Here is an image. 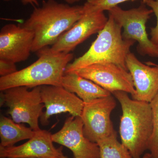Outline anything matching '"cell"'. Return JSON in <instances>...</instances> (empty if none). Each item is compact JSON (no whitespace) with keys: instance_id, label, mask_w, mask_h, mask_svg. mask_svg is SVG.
<instances>
[{"instance_id":"obj_1","label":"cell","mask_w":158,"mask_h":158,"mask_svg":"<svg viewBox=\"0 0 158 158\" xmlns=\"http://www.w3.org/2000/svg\"><path fill=\"white\" fill-rule=\"evenodd\" d=\"M84 13L83 6H70L55 0L43 1L41 7H34L23 25L34 32L32 52L36 53L53 45L81 18Z\"/></svg>"},{"instance_id":"obj_2","label":"cell","mask_w":158,"mask_h":158,"mask_svg":"<svg viewBox=\"0 0 158 158\" xmlns=\"http://www.w3.org/2000/svg\"><path fill=\"white\" fill-rule=\"evenodd\" d=\"M127 92L112 93L121 105L119 134L121 143L133 158H141L148 150L153 132L152 111L150 103L130 98Z\"/></svg>"},{"instance_id":"obj_3","label":"cell","mask_w":158,"mask_h":158,"mask_svg":"<svg viewBox=\"0 0 158 158\" xmlns=\"http://www.w3.org/2000/svg\"><path fill=\"white\" fill-rule=\"evenodd\" d=\"M36 53L38 59L33 64L9 75L1 77V91L16 87L62 86V77L73 54L54 52L49 47Z\"/></svg>"},{"instance_id":"obj_4","label":"cell","mask_w":158,"mask_h":158,"mask_svg":"<svg viewBox=\"0 0 158 158\" xmlns=\"http://www.w3.org/2000/svg\"><path fill=\"white\" fill-rule=\"evenodd\" d=\"M122 28L121 25L109 15L106 26L88 50L69 63L65 73L97 63H113L128 70L126 59L135 41L123 39Z\"/></svg>"},{"instance_id":"obj_5","label":"cell","mask_w":158,"mask_h":158,"mask_svg":"<svg viewBox=\"0 0 158 158\" xmlns=\"http://www.w3.org/2000/svg\"><path fill=\"white\" fill-rule=\"evenodd\" d=\"M1 106L8 108V113L18 123H26L34 131L40 129L38 120L44 106L41 100L40 87L31 90L26 87H16L1 91Z\"/></svg>"},{"instance_id":"obj_6","label":"cell","mask_w":158,"mask_h":158,"mask_svg":"<svg viewBox=\"0 0 158 158\" xmlns=\"http://www.w3.org/2000/svg\"><path fill=\"white\" fill-rule=\"evenodd\" d=\"M108 11L123 28V39L138 43V53L158 58V46L149 39L146 31V23L153 13L152 9H148L143 3L138 8L129 10H123L117 6Z\"/></svg>"},{"instance_id":"obj_7","label":"cell","mask_w":158,"mask_h":158,"mask_svg":"<svg viewBox=\"0 0 158 158\" xmlns=\"http://www.w3.org/2000/svg\"><path fill=\"white\" fill-rule=\"evenodd\" d=\"M116 106L112 94L84 102L81 118L85 137L97 143L100 140L117 135L113 127L111 114Z\"/></svg>"},{"instance_id":"obj_8","label":"cell","mask_w":158,"mask_h":158,"mask_svg":"<svg viewBox=\"0 0 158 158\" xmlns=\"http://www.w3.org/2000/svg\"><path fill=\"white\" fill-rule=\"evenodd\" d=\"M71 73L92 81L111 94L116 91H124L130 94L132 97L135 94L129 72L113 63L92 64Z\"/></svg>"},{"instance_id":"obj_9","label":"cell","mask_w":158,"mask_h":158,"mask_svg":"<svg viewBox=\"0 0 158 158\" xmlns=\"http://www.w3.org/2000/svg\"><path fill=\"white\" fill-rule=\"evenodd\" d=\"M81 117L70 116L60 131L52 134V140L70 149L75 158H100L98 144L85 137Z\"/></svg>"},{"instance_id":"obj_10","label":"cell","mask_w":158,"mask_h":158,"mask_svg":"<svg viewBox=\"0 0 158 158\" xmlns=\"http://www.w3.org/2000/svg\"><path fill=\"white\" fill-rule=\"evenodd\" d=\"M84 9L81 18L52 45L51 48L54 52L69 53L88 37L104 28L108 20L104 12Z\"/></svg>"},{"instance_id":"obj_11","label":"cell","mask_w":158,"mask_h":158,"mask_svg":"<svg viewBox=\"0 0 158 158\" xmlns=\"http://www.w3.org/2000/svg\"><path fill=\"white\" fill-rule=\"evenodd\" d=\"M40 95L46 109L39 119L42 125H47L51 116L60 113H68L74 117H81L84 102L62 86H40Z\"/></svg>"},{"instance_id":"obj_12","label":"cell","mask_w":158,"mask_h":158,"mask_svg":"<svg viewBox=\"0 0 158 158\" xmlns=\"http://www.w3.org/2000/svg\"><path fill=\"white\" fill-rule=\"evenodd\" d=\"M34 32L23 26L8 24L0 32V59L15 63L26 61L32 52Z\"/></svg>"},{"instance_id":"obj_13","label":"cell","mask_w":158,"mask_h":158,"mask_svg":"<svg viewBox=\"0 0 158 158\" xmlns=\"http://www.w3.org/2000/svg\"><path fill=\"white\" fill-rule=\"evenodd\" d=\"M50 133L45 130L35 131V135L26 143L19 146H0L1 158H61L62 147L56 148Z\"/></svg>"},{"instance_id":"obj_14","label":"cell","mask_w":158,"mask_h":158,"mask_svg":"<svg viewBox=\"0 0 158 158\" xmlns=\"http://www.w3.org/2000/svg\"><path fill=\"white\" fill-rule=\"evenodd\" d=\"M126 64L135 89L132 98L150 102L158 92V65H145L131 52L127 56Z\"/></svg>"},{"instance_id":"obj_15","label":"cell","mask_w":158,"mask_h":158,"mask_svg":"<svg viewBox=\"0 0 158 158\" xmlns=\"http://www.w3.org/2000/svg\"><path fill=\"white\" fill-rule=\"evenodd\" d=\"M62 86L76 94L84 102L112 94L92 81L74 73H65L62 77Z\"/></svg>"},{"instance_id":"obj_16","label":"cell","mask_w":158,"mask_h":158,"mask_svg":"<svg viewBox=\"0 0 158 158\" xmlns=\"http://www.w3.org/2000/svg\"><path fill=\"white\" fill-rule=\"evenodd\" d=\"M35 135V131L4 116L0 118V146L9 147L23 140L29 139Z\"/></svg>"},{"instance_id":"obj_17","label":"cell","mask_w":158,"mask_h":158,"mask_svg":"<svg viewBox=\"0 0 158 158\" xmlns=\"http://www.w3.org/2000/svg\"><path fill=\"white\" fill-rule=\"evenodd\" d=\"M97 144L100 158H133L127 148L117 140V135L100 140Z\"/></svg>"},{"instance_id":"obj_18","label":"cell","mask_w":158,"mask_h":158,"mask_svg":"<svg viewBox=\"0 0 158 158\" xmlns=\"http://www.w3.org/2000/svg\"><path fill=\"white\" fill-rule=\"evenodd\" d=\"M150 104L152 111L153 132L148 150L151 158H158V92Z\"/></svg>"},{"instance_id":"obj_19","label":"cell","mask_w":158,"mask_h":158,"mask_svg":"<svg viewBox=\"0 0 158 158\" xmlns=\"http://www.w3.org/2000/svg\"><path fill=\"white\" fill-rule=\"evenodd\" d=\"M135 1L137 0H87L83 6L84 9L88 11L104 12L109 11L121 3Z\"/></svg>"},{"instance_id":"obj_20","label":"cell","mask_w":158,"mask_h":158,"mask_svg":"<svg viewBox=\"0 0 158 158\" xmlns=\"http://www.w3.org/2000/svg\"><path fill=\"white\" fill-rule=\"evenodd\" d=\"M143 3L151 8L156 17V27L151 28L150 40L153 43L158 46V0H144Z\"/></svg>"},{"instance_id":"obj_21","label":"cell","mask_w":158,"mask_h":158,"mask_svg":"<svg viewBox=\"0 0 158 158\" xmlns=\"http://www.w3.org/2000/svg\"><path fill=\"white\" fill-rule=\"evenodd\" d=\"M15 63L5 59H0V75L5 77L17 71Z\"/></svg>"},{"instance_id":"obj_22","label":"cell","mask_w":158,"mask_h":158,"mask_svg":"<svg viewBox=\"0 0 158 158\" xmlns=\"http://www.w3.org/2000/svg\"><path fill=\"white\" fill-rule=\"evenodd\" d=\"M2 1L8 2V1H11V0H2ZM22 2L24 5H31L34 7H38L39 6V3H38L37 0H21Z\"/></svg>"},{"instance_id":"obj_23","label":"cell","mask_w":158,"mask_h":158,"mask_svg":"<svg viewBox=\"0 0 158 158\" xmlns=\"http://www.w3.org/2000/svg\"><path fill=\"white\" fill-rule=\"evenodd\" d=\"M64 1L68 4H73L76 2H77L80 0H64Z\"/></svg>"},{"instance_id":"obj_24","label":"cell","mask_w":158,"mask_h":158,"mask_svg":"<svg viewBox=\"0 0 158 158\" xmlns=\"http://www.w3.org/2000/svg\"><path fill=\"white\" fill-rule=\"evenodd\" d=\"M142 158H151V156L150 153H146L144 154Z\"/></svg>"},{"instance_id":"obj_25","label":"cell","mask_w":158,"mask_h":158,"mask_svg":"<svg viewBox=\"0 0 158 158\" xmlns=\"http://www.w3.org/2000/svg\"><path fill=\"white\" fill-rule=\"evenodd\" d=\"M61 158H68L66 156H64V154L63 153L62 154V155H61Z\"/></svg>"},{"instance_id":"obj_26","label":"cell","mask_w":158,"mask_h":158,"mask_svg":"<svg viewBox=\"0 0 158 158\" xmlns=\"http://www.w3.org/2000/svg\"><path fill=\"white\" fill-rule=\"evenodd\" d=\"M47 158V157H40V158Z\"/></svg>"}]
</instances>
